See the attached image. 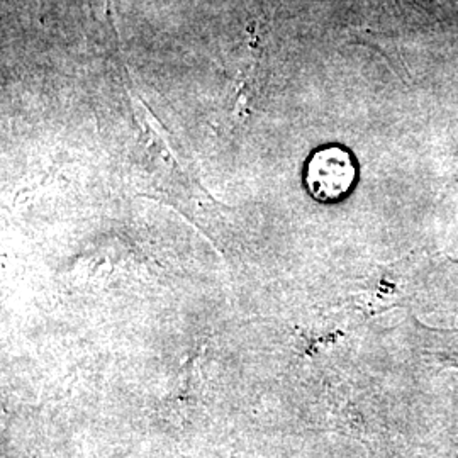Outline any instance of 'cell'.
I'll use <instances>...</instances> for the list:
<instances>
[{
  "mask_svg": "<svg viewBox=\"0 0 458 458\" xmlns=\"http://www.w3.org/2000/svg\"><path fill=\"white\" fill-rule=\"evenodd\" d=\"M355 165L342 148H325L314 153L306 172V183L319 200H336L350 192L355 182Z\"/></svg>",
  "mask_w": 458,
  "mask_h": 458,
  "instance_id": "6da1fadb",
  "label": "cell"
}]
</instances>
